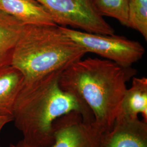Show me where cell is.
<instances>
[{
  "mask_svg": "<svg viewBox=\"0 0 147 147\" xmlns=\"http://www.w3.org/2000/svg\"><path fill=\"white\" fill-rule=\"evenodd\" d=\"M62 71H54L36 80L23 82L12 117L15 126L27 142L50 147L53 123L71 112L80 113L85 121H94L92 111L84 101L61 88L59 79Z\"/></svg>",
  "mask_w": 147,
  "mask_h": 147,
  "instance_id": "1",
  "label": "cell"
},
{
  "mask_svg": "<svg viewBox=\"0 0 147 147\" xmlns=\"http://www.w3.org/2000/svg\"><path fill=\"white\" fill-rule=\"evenodd\" d=\"M136 73L107 59L88 57L63 70L59 84L89 107L95 124L105 132L113 127L121 111L126 82Z\"/></svg>",
  "mask_w": 147,
  "mask_h": 147,
  "instance_id": "2",
  "label": "cell"
},
{
  "mask_svg": "<svg viewBox=\"0 0 147 147\" xmlns=\"http://www.w3.org/2000/svg\"><path fill=\"white\" fill-rule=\"evenodd\" d=\"M87 53L58 25H24L11 65L20 71L24 81H31L54 71H63Z\"/></svg>",
  "mask_w": 147,
  "mask_h": 147,
  "instance_id": "3",
  "label": "cell"
},
{
  "mask_svg": "<svg viewBox=\"0 0 147 147\" xmlns=\"http://www.w3.org/2000/svg\"><path fill=\"white\" fill-rule=\"evenodd\" d=\"M59 27L65 34L83 47L87 53H96L123 67H131L145 53L141 44L123 36L115 34H95L61 26Z\"/></svg>",
  "mask_w": 147,
  "mask_h": 147,
  "instance_id": "4",
  "label": "cell"
},
{
  "mask_svg": "<svg viewBox=\"0 0 147 147\" xmlns=\"http://www.w3.org/2000/svg\"><path fill=\"white\" fill-rule=\"evenodd\" d=\"M36 1L47 9L58 25L95 34H115L114 28L95 10L92 0Z\"/></svg>",
  "mask_w": 147,
  "mask_h": 147,
  "instance_id": "5",
  "label": "cell"
},
{
  "mask_svg": "<svg viewBox=\"0 0 147 147\" xmlns=\"http://www.w3.org/2000/svg\"><path fill=\"white\" fill-rule=\"evenodd\" d=\"M53 130V142L50 147H100L104 133L94 121H85L76 112L56 119Z\"/></svg>",
  "mask_w": 147,
  "mask_h": 147,
  "instance_id": "6",
  "label": "cell"
},
{
  "mask_svg": "<svg viewBox=\"0 0 147 147\" xmlns=\"http://www.w3.org/2000/svg\"><path fill=\"white\" fill-rule=\"evenodd\" d=\"M100 147H147V123L118 116L113 127L103 134Z\"/></svg>",
  "mask_w": 147,
  "mask_h": 147,
  "instance_id": "7",
  "label": "cell"
},
{
  "mask_svg": "<svg viewBox=\"0 0 147 147\" xmlns=\"http://www.w3.org/2000/svg\"><path fill=\"white\" fill-rule=\"evenodd\" d=\"M0 11L23 25H57L47 9L36 0H0Z\"/></svg>",
  "mask_w": 147,
  "mask_h": 147,
  "instance_id": "8",
  "label": "cell"
},
{
  "mask_svg": "<svg viewBox=\"0 0 147 147\" xmlns=\"http://www.w3.org/2000/svg\"><path fill=\"white\" fill-rule=\"evenodd\" d=\"M24 79L20 71L11 65L0 68V116H13Z\"/></svg>",
  "mask_w": 147,
  "mask_h": 147,
  "instance_id": "9",
  "label": "cell"
},
{
  "mask_svg": "<svg viewBox=\"0 0 147 147\" xmlns=\"http://www.w3.org/2000/svg\"><path fill=\"white\" fill-rule=\"evenodd\" d=\"M139 115L147 123V79L145 77L133 78L131 87L126 89L118 116L137 118Z\"/></svg>",
  "mask_w": 147,
  "mask_h": 147,
  "instance_id": "10",
  "label": "cell"
},
{
  "mask_svg": "<svg viewBox=\"0 0 147 147\" xmlns=\"http://www.w3.org/2000/svg\"><path fill=\"white\" fill-rule=\"evenodd\" d=\"M24 25L0 11V68L11 65L16 43Z\"/></svg>",
  "mask_w": 147,
  "mask_h": 147,
  "instance_id": "11",
  "label": "cell"
},
{
  "mask_svg": "<svg viewBox=\"0 0 147 147\" xmlns=\"http://www.w3.org/2000/svg\"><path fill=\"white\" fill-rule=\"evenodd\" d=\"M95 10L100 16L114 18L121 25L128 27L129 0H92Z\"/></svg>",
  "mask_w": 147,
  "mask_h": 147,
  "instance_id": "12",
  "label": "cell"
},
{
  "mask_svg": "<svg viewBox=\"0 0 147 147\" xmlns=\"http://www.w3.org/2000/svg\"><path fill=\"white\" fill-rule=\"evenodd\" d=\"M128 27L138 32L147 40V0H129Z\"/></svg>",
  "mask_w": 147,
  "mask_h": 147,
  "instance_id": "13",
  "label": "cell"
},
{
  "mask_svg": "<svg viewBox=\"0 0 147 147\" xmlns=\"http://www.w3.org/2000/svg\"><path fill=\"white\" fill-rule=\"evenodd\" d=\"M8 147H42L37 145L33 144L29 142H27L24 139H22L19 142L15 144H10Z\"/></svg>",
  "mask_w": 147,
  "mask_h": 147,
  "instance_id": "14",
  "label": "cell"
},
{
  "mask_svg": "<svg viewBox=\"0 0 147 147\" xmlns=\"http://www.w3.org/2000/svg\"><path fill=\"white\" fill-rule=\"evenodd\" d=\"M13 121L12 117L9 116H0V132L1 131L3 127L7 124L8 123H10Z\"/></svg>",
  "mask_w": 147,
  "mask_h": 147,
  "instance_id": "15",
  "label": "cell"
}]
</instances>
